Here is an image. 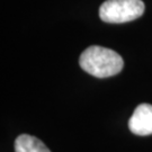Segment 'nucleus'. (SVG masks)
I'll list each match as a JSON object with an SVG mask.
<instances>
[{
    "label": "nucleus",
    "mask_w": 152,
    "mask_h": 152,
    "mask_svg": "<svg viewBox=\"0 0 152 152\" xmlns=\"http://www.w3.org/2000/svg\"><path fill=\"white\" fill-rule=\"evenodd\" d=\"M144 12L142 0H107L99 8V17L105 23L121 24L134 20Z\"/></svg>",
    "instance_id": "2"
},
{
    "label": "nucleus",
    "mask_w": 152,
    "mask_h": 152,
    "mask_svg": "<svg viewBox=\"0 0 152 152\" xmlns=\"http://www.w3.org/2000/svg\"><path fill=\"white\" fill-rule=\"evenodd\" d=\"M129 129L136 135L152 134V105L141 104L129 121Z\"/></svg>",
    "instance_id": "3"
},
{
    "label": "nucleus",
    "mask_w": 152,
    "mask_h": 152,
    "mask_svg": "<svg viewBox=\"0 0 152 152\" xmlns=\"http://www.w3.org/2000/svg\"><path fill=\"white\" fill-rule=\"evenodd\" d=\"M15 152H51V150L37 137L22 134L15 141Z\"/></svg>",
    "instance_id": "4"
},
{
    "label": "nucleus",
    "mask_w": 152,
    "mask_h": 152,
    "mask_svg": "<svg viewBox=\"0 0 152 152\" xmlns=\"http://www.w3.org/2000/svg\"><path fill=\"white\" fill-rule=\"evenodd\" d=\"M79 64L82 70L96 78H108L120 73L124 61L113 50L94 45L82 52Z\"/></svg>",
    "instance_id": "1"
}]
</instances>
